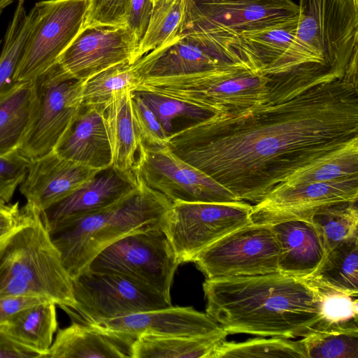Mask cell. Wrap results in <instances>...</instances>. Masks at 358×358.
<instances>
[{"instance_id": "obj_1", "label": "cell", "mask_w": 358, "mask_h": 358, "mask_svg": "<svg viewBox=\"0 0 358 358\" xmlns=\"http://www.w3.org/2000/svg\"><path fill=\"white\" fill-rule=\"evenodd\" d=\"M358 76L315 85L169 135V146L241 201L257 203L296 171L358 137Z\"/></svg>"}, {"instance_id": "obj_2", "label": "cell", "mask_w": 358, "mask_h": 358, "mask_svg": "<svg viewBox=\"0 0 358 358\" xmlns=\"http://www.w3.org/2000/svg\"><path fill=\"white\" fill-rule=\"evenodd\" d=\"M206 313L227 333L303 337L322 319L317 288L279 271L206 278Z\"/></svg>"}, {"instance_id": "obj_3", "label": "cell", "mask_w": 358, "mask_h": 358, "mask_svg": "<svg viewBox=\"0 0 358 358\" xmlns=\"http://www.w3.org/2000/svg\"><path fill=\"white\" fill-rule=\"evenodd\" d=\"M298 6L294 39L263 73L312 83L343 77L358 50L357 1L299 0Z\"/></svg>"}, {"instance_id": "obj_4", "label": "cell", "mask_w": 358, "mask_h": 358, "mask_svg": "<svg viewBox=\"0 0 358 358\" xmlns=\"http://www.w3.org/2000/svg\"><path fill=\"white\" fill-rule=\"evenodd\" d=\"M129 193L100 210L47 227L71 279L102 250L119 239L163 224L171 201L142 181Z\"/></svg>"}, {"instance_id": "obj_5", "label": "cell", "mask_w": 358, "mask_h": 358, "mask_svg": "<svg viewBox=\"0 0 358 358\" xmlns=\"http://www.w3.org/2000/svg\"><path fill=\"white\" fill-rule=\"evenodd\" d=\"M35 296L64 310L76 301L72 279L53 244L41 212L26 203L16 229L0 246V296Z\"/></svg>"}, {"instance_id": "obj_6", "label": "cell", "mask_w": 358, "mask_h": 358, "mask_svg": "<svg viewBox=\"0 0 358 358\" xmlns=\"http://www.w3.org/2000/svg\"><path fill=\"white\" fill-rule=\"evenodd\" d=\"M269 78L251 62L166 77H146L133 92L171 98L210 114L238 112L264 102Z\"/></svg>"}, {"instance_id": "obj_7", "label": "cell", "mask_w": 358, "mask_h": 358, "mask_svg": "<svg viewBox=\"0 0 358 358\" xmlns=\"http://www.w3.org/2000/svg\"><path fill=\"white\" fill-rule=\"evenodd\" d=\"M33 80L35 98L31 122L17 150L29 161L55 150L83 108L84 81L56 62Z\"/></svg>"}, {"instance_id": "obj_8", "label": "cell", "mask_w": 358, "mask_h": 358, "mask_svg": "<svg viewBox=\"0 0 358 358\" xmlns=\"http://www.w3.org/2000/svg\"><path fill=\"white\" fill-rule=\"evenodd\" d=\"M72 283L76 305L64 311L78 323L95 324L172 306L162 294L117 273L85 268Z\"/></svg>"}, {"instance_id": "obj_9", "label": "cell", "mask_w": 358, "mask_h": 358, "mask_svg": "<svg viewBox=\"0 0 358 358\" xmlns=\"http://www.w3.org/2000/svg\"><path fill=\"white\" fill-rule=\"evenodd\" d=\"M180 263L162 224L124 236L102 250L87 269L127 276L171 299Z\"/></svg>"}, {"instance_id": "obj_10", "label": "cell", "mask_w": 358, "mask_h": 358, "mask_svg": "<svg viewBox=\"0 0 358 358\" xmlns=\"http://www.w3.org/2000/svg\"><path fill=\"white\" fill-rule=\"evenodd\" d=\"M90 0H43L32 8L34 21L13 82H25L55 64L84 27Z\"/></svg>"}, {"instance_id": "obj_11", "label": "cell", "mask_w": 358, "mask_h": 358, "mask_svg": "<svg viewBox=\"0 0 358 358\" xmlns=\"http://www.w3.org/2000/svg\"><path fill=\"white\" fill-rule=\"evenodd\" d=\"M252 205L245 201H175L162 227L180 264L194 262L205 248L251 223Z\"/></svg>"}, {"instance_id": "obj_12", "label": "cell", "mask_w": 358, "mask_h": 358, "mask_svg": "<svg viewBox=\"0 0 358 358\" xmlns=\"http://www.w3.org/2000/svg\"><path fill=\"white\" fill-rule=\"evenodd\" d=\"M134 175L171 203L241 201L212 177L182 159L169 145L148 146L141 141Z\"/></svg>"}, {"instance_id": "obj_13", "label": "cell", "mask_w": 358, "mask_h": 358, "mask_svg": "<svg viewBox=\"0 0 358 358\" xmlns=\"http://www.w3.org/2000/svg\"><path fill=\"white\" fill-rule=\"evenodd\" d=\"M298 13L292 0H185L180 34L238 36Z\"/></svg>"}, {"instance_id": "obj_14", "label": "cell", "mask_w": 358, "mask_h": 358, "mask_svg": "<svg viewBox=\"0 0 358 358\" xmlns=\"http://www.w3.org/2000/svg\"><path fill=\"white\" fill-rule=\"evenodd\" d=\"M279 247L270 225L250 223L220 238L195 258L206 278L278 271Z\"/></svg>"}, {"instance_id": "obj_15", "label": "cell", "mask_w": 358, "mask_h": 358, "mask_svg": "<svg viewBox=\"0 0 358 358\" xmlns=\"http://www.w3.org/2000/svg\"><path fill=\"white\" fill-rule=\"evenodd\" d=\"M145 56L149 64L147 77L187 75L240 62L261 68L238 38H215L203 34H180L173 42Z\"/></svg>"}, {"instance_id": "obj_16", "label": "cell", "mask_w": 358, "mask_h": 358, "mask_svg": "<svg viewBox=\"0 0 358 358\" xmlns=\"http://www.w3.org/2000/svg\"><path fill=\"white\" fill-rule=\"evenodd\" d=\"M358 199V176L329 182L285 186L279 184L252 206L251 223L273 224L304 220L331 206L355 203Z\"/></svg>"}, {"instance_id": "obj_17", "label": "cell", "mask_w": 358, "mask_h": 358, "mask_svg": "<svg viewBox=\"0 0 358 358\" xmlns=\"http://www.w3.org/2000/svg\"><path fill=\"white\" fill-rule=\"evenodd\" d=\"M138 45L126 26H86L57 62L71 76L85 81L113 65L138 61Z\"/></svg>"}, {"instance_id": "obj_18", "label": "cell", "mask_w": 358, "mask_h": 358, "mask_svg": "<svg viewBox=\"0 0 358 358\" xmlns=\"http://www.w3.org/2000/svg\"><path fill=\"white\" fill-rule=\"evenodd\" d=\"M101 328L138 337L156 336L227 337V333L206 313L192 307L173 306L141 312L98 324Z\"/></svg>"}, {"instance_id": "obj_19", "label": "cell", "mask_w": 358, "mask_h": 358, "mask_svg": "<svg viewBox=\"0 0 358 358\" xmlns=\"http://www.w3.org/2000/svg\"><path fill=\"white\" fill-rule=\"evenodd\" d=\"M100 171L64 159L52 151L29 161L20 191L27 203L43 213Z\"/></svg>"}, {"instance_id": "obj_20", "label": "cell", "mask_w": 358, "mask_h": 358, "mask_svg": "<svg viewBox=\"0 0 358 358\" xmlns=\"http://www.w3.org/2000/svg\"><path fill=\"white\" fill-rule=\"evenodd\" d=\"M137 185L136 179L110 167L41 213L42 218L48 227L92 213L113 204Z\"/></svg>"}, {"instance_id": "obj_21", "label": "cell", "mask_w": 358, "mask_h": 358, "mask_svg": "<svg viewBox=\"0 0 358 358\" xmlns=\"http://www.w3.org/2000/svg\"><path fill=\"white\" fill-rule=\"evenodd\" d=\"M134 335L72 322L59 329L47 358H132Z\"/></svg>"}, {"instance_id": "obj_22", "label": "cell", "mask_w": 358, "mask_h": 358, "mask_svg": "<svg viewBox=\"0 0 358 358\" xmlns=\"http://www.w3.org/2000/svg\"><path fill=\"white\" fill-rule=\"evenodd\" d=\"M60 157L103 171L111 167V152L98 106H83L54 150Z\"/></svg>"}, {"instance_id": "obj_23", "label": "cell", "mask_w": 358, "mask_h": 358, "mask_svg": "<svg viewBox=\"0 0 358 358\" xmlns=\"http://www.w3.org/2000/svg\"><path fill=\"white\" fill-rule=\"evenodd\" d=\"M279 247L278 271L306 278L326 255L322 237L315 226L304 220H292L270 225Z\"/></svg>"}, {"instance_id": "obj_24", "label": "cell", "mask_w": 358, "mask_h": 358, "mask_svg": "<svg viewBox=\"0 0 358 358\" xmlns=\"http://www.w3.org/2000/svg\"><path fill=\"white\" fill-rule=\"evenodd\" d=\"M133 91L124 90L113 94L102 108V115L111 152V167L135 178L141 138L132 115Z\"/></svg>"}, {"instance_id": "obj_25", "label": "cell", "mask_w": 358, "mask_h": 358, "mask_svg": "<svg viewBox=\"0 0 358 358\" xmlns=\"http://www.w3.org/2000/svg\"><path fill=\"white\" fill-rule=\"evenodd\" d=\"M34 98L33 80L14 83L0 96V156L21 145L31 122Z\"/></svg>"}, {"instance_id": "obj_26", "label": "cell", "mask_w": 358, "mask_h": 358, "mask_svg": "<svg viewBox=\"0 0 358 358\" xmlns=\"http://www.w3.org/2000/svg\"><path fill=\"white\" fill-rule=\"evenodd\" d=\"M317 287L357 297L358 295V234L326 253L318 268L305 278Z\"/></svg>"}, {"instance_id": "obj_27", "label": "cell", "mask_w": 358, "mask_h": 358, "mask_svg": "<svg viewBox=\"0 0 358 358\" xmlns=\"http://www.w3.org/2000/svg\"><path fill=\"white\" fill-rule=\"evenodd\" d=\"M148 71L143 56L134 63H120L98 73L83 83V106L103 108L113 94L124 90L134 91Z\"/></svg>"}, {"instance_id": "obj_28", "label": "cell", "mask_w": 358, "mask_h": 358, "mask_svg": "<svg viewBox=\"0 0 358 358\" xmlns=\"http://www.w3.org/2000/svg\"><path fill=\"white\" fill-rule=\"evenodd\" d=\"M6 326L20 343L47 358L57 330L56 304L46 300L30 306L11 318Z\"/></svg>"}, {"instance_id": "obj_29", "label": "cell", "mask_w": 358, "mask_h": 358, "mask_svg": "<svg viewBox=\"0 0 358 358\" xmlns=\"http://www.w3.org/2000/svg\"><path fill=\"white\" fill-rule=\"evenodd\" d=\"M301 338L306 358H358L357 322L320 320Z\"/></svg>"}, {"instance_id": "obj_30", "label": "cell", "mask_w": 358, "mask_h": 358, "mask_svg": "<svg viewBox=\"0 0 358 358\" xmlns=\"http://www.w3.org/2000/svg\"><path fill=\"white\" fill-rule=\"evenodd\" d=\"M226 337L156 336L141 335L132 347V358H212Z\"/></svg>"}, {"instance_id": "obj_31", "label": "cell", "mask_w": 358, "mask_h": 358, "mask_svg": "<svg viewBox=\"0 0 358 358\" xmlns=\"http://www.w3.org/2000/svg\"><path fill=\"white\" fill-rule=\"evenodd\" d=\"M351 176H358V137L296 171L280 184L294 186Z\"/></svg>"}, {"instance_id": "obj_32", "label": "cell", "mask_w": 358, "mask_h": 358, "mask_svg": "<svg viewBox=\"0 0 358 358\" xmlns=\"http://www.w3.org/2000/svg\"><path fill=\"white\" fill-rule=\"evenodd\" d=\"M298 22L299 13L264 28L243 31L238 38L259 62L263 71L287 49Z\"/></svg>"}, {"instance_id": "obj_33", "label": "cell", "mask_w": 358, "mask_h": 358, "mask_svg": "<svg viewBox=\"0 0 358 358\" xmlns=\"http://www.w3.org/2000/svg\"><path fill=\"white\" fill-rule=\"evenodd\" d=\"M185 0H155L147 30L139 42L137 58L175 41L184 19Z\"/></svg>"}, {"instance_id": "obj_34", "label": "cell", "mask_w": 358, "mask_h": 358, "mask_svg": "<svg viewBox=\"0 0 358 358\" xmlns=\"http://www.w3.org/2000/svg\"><path fill=\"white\" fill-rule=\"evenodd\" d=\"M306 358L299 341L281 337L255 338L243 342L221 341L212 358Z\"/></svg>"}, {"instance_id": "obj_35", "label": "cell", "mask_w": 358, "mask_h": 358, "mask_svg": "<svg viewBox=\"0 0 358 358\" xmlns=\"http://www.w3.org/2000/svg\"><path fill=\"white\" fill-rule=\"evenodd\" d=\"M33 21V10L27 13L24 0H17L0 54V96L14 83L13 75Z\"/></svg>"}, {"instance_id": "obj_36", "label": "cell", "mask_w": 358, "mask_h": 358, "mask_svg": "<svg viewBox=\"0 0 358 358\" xmlns=\"http://www.w3.org/2000/svg\"><path fill=\"white\" fill-rule=\"evenodd\" d=\"M357 203L331 206L310 219L322 237L326 253L345 239L358 234Z\"/></svg>"}, {"instance_id": "obj_37", "label": "cell", "mask_w": 358, "mask_h": 358, "mask_svg": "<svg viewBox=\"0 0 358 358\" xmlns=\"http://www.w3.org/2000/svg\"><path fill=\"white\" fill-rule=\"evenodd\" d=\"M134 92L141 96L169 134L173 133V121L176 118L185 117L197 122L213 115L203 110L171 98L147 92Z\"/></svg>"}, {"instance_id": "obj_38", "label": "cell", "mask_w": 358, "mask_h": 358, "mask_svg": "<svg viewBox=\"0 0 358 358\" xmlns=\"http://www.w3.org/2000/svg\"><path fill=\"white\" fill-rule=\"evenodd\" d=\"M132 115L143 143L148 146L169 145L170 134L165 131L141 96L134 92L132 95Z\"/></svg>"}, {"instance_id": "obj_39", "label": "cell", "mask_w": 358, "mask_h": 358, "mask_svg": "<svg viewBox=\"0 0 358 358\" xmlns=\"http://www.w3.org/2000/svg\"><path fill=\"white\" fill-rule=\"evenodd\" d=\"M315 287L321 299V321L329 323L357 322V297L331 289Z\"/></svg>"}, {"instance_id": "obj_40", "label": "cell", "mask_w": 358, "mask_h": 358, "mask_svg": "<svg viewBox=\"0 0 358 358\" xmlns=\"http://www.w3.org/2000/svg\"><path fill=\"white\" fill-rule=\"evenodd\" d=\"M29 160L18 150L0 156V202L7 203L26 177Z\"/></svg>"}, {"instance_id": "obj_41", "label": "cell", "mask_w": 358, "mask_h": 358, "mask_svg": "<svg viewBox=\"0 0 358 358\" xmlns=\"http://www.w3.org/2000/svg\"><path fill=\"white\" fill-rule=\"evenodd\" d=\"M130 1L131 0H90L84 27H124Z\"/></svg>"}, {"instance_id": "obj_42", "label": "cell", "mask_w": 358, "mask_h": 358, "mask_svg": "<svg viewBox=\"0 0 358 358\" xmlns=\"http://www.w3.org/2000/svg\"><path fill=\"white\" fill-rule=\"evenodd\" d=\"M154 6V0H131L125 26L137 37L139 42L147 30Z\"/></svg>"}, {"instance_id": "obj_43", "label": "cell", "mask_w": 358, "mask_h": 358, "mask_svg": "<svg viewBox=\"0 0 358 358\" xmlns=\"http://www.w3.org/2000/svg\"><path fill=\"white\" fill-rule=\"evenodd\" d=\"M0 358H43L38 352L16 340L6 324H0Z\"/></svg>"}, {"instance_id": "obj_44", "label": "cell", "mask_w": 358, "mask_h": 358, "mask_svg": "<svg viewBox=\"0 0 358 358\" xmlns=\"http://www.w3.org/2000/svg\"><path fill=\"white\" fill-rule=\"evenodd\" d=\"M46 300L35 296H0V324H6L22 310Z\"/></svg>"}, {"instance_id": "obj_45", "label": "cell", "mask_w": 358, "mask_h": 358, "mask_svg": "<svg viewBox=\"0 0 358 358\" xmlns=\"http://www.w3.org/2000/svg\"><path fill=\"white\" fill-rule=\"evenodd\" d=\"M20 220V208L17 202L13 204L0 202V239L12 233Z\"/></svg>"}, {"instance_id": "obj_46", "label": "cell", "mask_w": 358, "mask_h": 358, "mask_svg": "<svg viewBox=\"0 0 358 358\" xmlns=\"http://www.w3.org/2000/svg\"><path fill=\"white\" fill-rule=\"evenodd\" d=\"M17 0H0V13L8 6Z\"/></svg>"}, {"instance_id": "obj_47", "label": "cell", "mask_w": 358, "mask_h": 358, "mask_svg": "<svg viewBox=\"0 0 358 358\" xmlns=\"http://www.w3.org/2000/svg\"><path fill=\"white\" fill-rule=\"evenodd\" d=\"M356 1H357V0H355Z\"/></svg>"}, {"instance_id": "obj_48", "label": "cell", "mask_w": 358, "mask_h": 358, "mask_svg": "<svg viewBox=\"0 0 358 358\" xmlns=\"http://www.w3.org/2000/svg\"><path fill=\"white\" fill-rule=\"evenodd\" d=\"M155 1V0H154Z\"/></svg>"}]
</instances>
